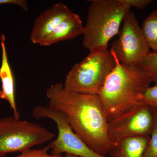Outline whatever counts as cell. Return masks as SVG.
<instances>
[{
    "label": "cell",
    "mask_w": 157,
    "mask_h": 157,
    "mask_svg": "<svg viewBox=\"0 0 157 157\" xmlns=\"http://www.w3.org/2000/svg\"><path fill=\"white\" fill-rule=\"evenodd\" d=\"M139 101L144 104L157 109V83L147 88L139 97Z\"/></svg>",
    "instance_id": "2e32d148"
},
{
    "label": "cell",
    "mask_w": 157,
    "mask_h": 157,
    "mask_svg": "<svg viewBox=\"0 0 157 157\" xmlns=\"http://www.w3.org/2000/svg\"><path fill=\"white\" fill-rule=\"evenodd\" d=\"M50 150V146L48 144L45 147L39 149H29L14 157H63V155H56L48 153V151Z\"/></svg>",
    "instance_id": "e0dca14e"
},
{
    "label": "cell",
    "mask_w": 157,
    "mask_h": 157,
    "mask_svg": "<svg viewBox=\"0 0 157 157\" xmlns=\"http://www.w3.org/2000/svg\"><path fill=\"white\" fill-rule=\"evenodd\" d=\"M55 135L39 124L14 117L0 118V157L51 141Z\"/></svg>",
    "instance_id": "5b68a950"
},
{
    "label": "cell",
    "mask_w": 157,
    "mask_h": 157,
    "mask_svg": "<svg viewBox=\"0 0 157 157\" xmlns=\"http://www.w3.org/2000/svg\"><path fill=\"white\" fill-rule=\"evenodd\" d=\"M150 136L128 137L115 143L108 153L110 157H144Z\"/></svg>",
    "instance_id": "7c38bea8"
},
{
    "label": "cell",
    "mask_w": 157,
    "mask_h": 157,
    "mask_svg": "<svg viewBox=\"0 0 157 157\" xmlns=\"http://www.w3.org/2000/svg\"><path fill=\"white\" fill-rule=\"evenodd\" d=\"M7 4H12L19 6L24 11H27L29 9L28 2L25 0H0V5Z\"/></svg>",
    "instance_id": "d6986e66"
},
{
    "label": "cell",
    "mask_w": 157,
    "mask_h": 157,
    "mask_svg": "<svg viewBox=\"0 0 157 157\" xmlns=\"http://www.w3.org/2000/svg\"><path fill=\"white\" fill-rule=\"evenodd\" d=\"M128 6L138 9H143L152 2L151 0H124Z\"/></svg>",
    "instance_id": "ac0fdd59"
},
{
    "label": "cell",
    "mask_w": 157,
    "mask_h": 157,
    "mask_svg": "<svg viewBox=\"0 0 157 157\" xmlns=\"http://www.w3.org/2000/svg\"><path fill=\"white\" fill-rule=\"evenodd\" d=\"M84 29L79 15L73 12L60 23L40 45L50 46L61 41L71 40L83 35Z\"/></svg>",
    "instance_id": "8fae6325"
},
{
    "label": "cell",
    "mask_w": 157,
    "mask_h": 157,
    "mask_svg": "<svg viewBox=\"0 0 157 157\" xmlns=\"http://www.w3.org/2000/svg\"><path fill=\"white\" fill-rule=\"evenodd\" d=\"M34 118H48L56 124L58 134L55 140L48 144L51 155L70 154L80 157H110L97 153L86 145L71 128L64 114L48 106H38L34 108Z\"/></svg>",
    "instance_id": "8992f818"
},
{
    "label": "cell",
    "mask_w": 157,
    "mask_h": 157,
    "mask_svg": "<svg viewBox=\"0 0 157 157\" xmlns=\"http://www.w3.org/2000/svg\"><path fill=\"white\" fill-rule=\"evenodd\" d=\"M73 12L62 2L57 3L43 11L34 20L30 37L31 42L40 45L57 26Z\"/></svg>",
    "instance_id": "9c48e42d"
},
{
    "label": "cell",
    "mask_w": 157,
    "mask_h": 157,
    "mask_svg": "<svg viewBox=\"0 0 157 157\" xmlns=\"http://www.w3.org/2000/svg\"><path fill=\"white\" fill-rule=\"evenodd\" d=\"M141 28L149 48L157 52V9L144 20Z\"/></svg>",
    "instance_id": "4fadbf2b"
},
{
    "label": "cell",
    "mask_w": 157,
    "mask_h": 157,
    "mask_svg": "<svg viewBox=\"0 0 157 157\" xmlns=\"http://www.w3.org/2000/svg\"><path fill=\"white\" fill-rule=\"evenodd\" d=\"M63 157H80L75 155L70 154H65L64 156Z\"/></svg>",
    "instance_id": "ffe728a7"
},
{
    "label": "cell",
    "mask_w": 157,
    "mask_h": 157,
    "mask_svg": "<svg viewBox=\"0 0 157 157\" xmlns=\"http://www.w3.org/2000/svg\"><path fill=\"white\" fill-rule=\"evenodd\" d=\"M87 9L82 45L90 52L107 49L118 34L121 23L131 7L124 0H92Z\"/></svg>",
    "instance_id": "3957f363"
},
{
    "label": "cell",
    "mask_w": 157,
    "mask_h": 157,
    "mask_svg": "<svg viewBox=\"0 0 157 157\" xmlns=\"http://www.w3.org/2000/svg\"><path fill=\"white\" fill-rule=\"evenodd\" d=\"M48 107L64 114L71 128L97 153L108 154L115 143L108 134L109 123L98 95L73 92L61 82L46 90Z\"/></svg>",
    "instance_id": "6da1fadb"
},
{
    "label": "cell",
    "mask_w": 157,
    "mask_h": 157,
    "mask_svg": "<svg viewBox=\"0 0 157 157\" xmlns=\"http://www.w3.org/2000/svg\"><path fill=\"white\" fill-rule=\"evenodd\" d=\"M118 38L113 42L110 50L121 63L140 64L151 51L135 14L130 11L123 21Z\"/></svg>",
    "instance_id": "52a82bcc"
},
{
    "label": "cell",
    "mask_w": 157,
    "mask_h": 157,
    "mask_svg": "<svg viewBox=\"0 0 157 157\" xmlns=\"http://www.w3.org/2000/svg\"><path fill=\"white\" fill-rule=\"evenodd\" d=\"M116 65L115 57L108 49L90 52L68 72L64 87L73 92L98 95Z\"/></svg>",
    "instance_id": "277c9868"
},
{
    "label": "cell",
    "mask_w": 157,
    "mask_h": 157,
    "mask_svg": "<svg viewBox=\"0 0 157 157\" xmlns=\"http://www.w3.org/2000/svg\"><path fill=\"white\" fill-rule=\"evenodd\" d=\"M154 122L152 107L142 104L127 115L109 123L108 135L115 144L128 137L150 136Z\"/></svg>",
    "instance_id": "ba28073f"
},
{
    "label": "cell",
    "mask_w": 157,
    "mask_h": 157,
    "mask_svg": "<svg viewBox=\"0 0 157 157\" xmlns=\"http://www.w3.org/2000/svg\"><path fill=\"white\" fill-rule=\"evenodd\" d=\"M0 40L2 49V64L0 67V79L2 82L0 99L8 101L13 110L14 117L20 119V114L17 110L15 102L14 76L8 60L5 44L6 37L4 34L1 35Z\"/></svg>",
    "instance_id": "30bf717a"
},
{
    "label": "cell",
    "mask_w": 157,
    "mask_h": 157,
    "mask_svg": "<svg viewBox=\"0 0 157 157\" xmlns=\"http://www.w3.org/2000/svg\"><path fill=\"white\" fill-rule=\"evenodd\" d=\"M114 55L116 65L98 95L109 123L143 104L139 101V97L152 82L148 73L140 66L124 64Z\"/></svg>",
    "instance_id": "7a4b0ae2"
},
{
    "label": "cell",
    "mask_w": 157,
    "mask_h": 157,
    "mask_svg": "<svg viewBox=\"0 0 157 157\" xmlns=\"http://www.w3.org/2000/svg\"><path fill=\"white\" fill-rule=\"evenodd\" d=\"M154 125L150 135V140L144 157H157V109L153 108Z\"/></svg>",
    "instance_id": "9a60e30c"
},
{
    "label": "cell",
    "mask_w": 157,
    "mask_h": 157,
    "mask_svg": "<svg viewBox=\"0 0 157 157\" xmlns=\"http://www.w3.org/2000/svg\"><path fill=\"white\" fill-rule=\"evenodd\" d=\"M139 66L148 73L155 84L157 83V52H151Z\"/></svg>",
    "instance_id": "5bb4252c"
}]
</instances>
